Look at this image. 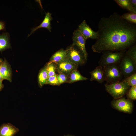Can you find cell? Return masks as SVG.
Wrapping results in <instances>:
<instances>
[{"label":"cell","instance_id":"cell-28","mask_svg":"<svg viewBox=\"0 0 136 136\" xmlns=\"http://www.w3.org/2000/svg\"><path fill=\"white\" fill-rule=\"evenodd\" d=\"M5 27L4 23L2 21H0V30L3 29Z\"/></svg>","mask_w":136,"mask_h":136},{"label":"cell","instance_id":"cell-16","mask_svg":"<svg viewBox=\"0 0 136 136\" xmlns=\"http://www.w3.org/2000/svg\"><path fill=\"white\" fill-rule=\"evenodd\" d=\"M10 47L8 34L7 33H4L0 35V51H2Z\"/></svg>","mask_w":136,"mask_h":136},{"label":"cell","instance_id":"cell-7","mask_svg":"<svg viewBox=\"0 0 136 136\" xmlns=\"http://www.w3.org/2000/svg\"><path fill=\"white\" fill-rule=\"evenodd\" d=\"M112 105L115 108L125 113H130L132 111V103L129 99L124 98L113 101Z\"/></svg>","mask_w":136,"mask_h":136},{"label":"cell","instance_id":"cell-24","mask_svg":"<svg viewBox=\"0 0 136 136\" xmlns=\"http://www.w3.org/2000/svg\"><path fill=\"white\" fill-rule=\"evenodd\" d=\"M57 76L59 85L65 82H69L68 75L63 73H59L57 75Z\"/></svg>","mask_w":136,"mask_h":136},{"label":"cell","instance_id":"cell-8","mask_svg":"<svg viewBox=\"0 0 136 136\" xmlns=\"http://www.w3.org/2000/svg\"><path fill=\"white\" fill-rule=\"evenodd\" d=\"M56 64V71L59 74L63 73L68 76L73 71L77 70L78 66L66 58Z\"/></svg>","mask_w":136,"mask_h":136},{"label":"cell","instance_id":"cell-10","mask_svg":"<svg viewBox=\"0 0 136 136\" xmlns=\"http://www.w3.org/2000/svg\"><path fill=\"white\" fill-rule=\"evenodd\" d=\"M77 29L86 40L89 39L97 40L98 38L97 31H93L87 24L85 20L79 25Z\"/></svg>","mask_w":136,"mask_h":136},{"label":"cell","instance_id":"cell-14","mask_svg":"<svg viewBox=\"0 0 136 136\" xmlns=\"http://www.w3.org/2000/svg\"><path fill=\"white\" fill-rule=\"evenodd\" d=\"M0 72L4 80L11 81V69L6 60L0 64Z\"/></svg>","mask_w":136,"mask_h":136},{"label":"cell","instance_id":"cell-2","mask_svg":"<svg viewBox=\"0 0 136 136\" xmlns=\"http://www.w3.org/2000/svg\"><path fill=\"white\" fill-rule=\"evenodd\" d=\"M106 91L115 99L122 97L128 92L129 86L124 80L110 83L106 84Z\"/></svg>","mask_w":136,"mask_h":136},{"label":"cell","instance_id":"cell-20","mask_svg":"<svg viewBox=\"0 0 136 136\" xmlns=\"http://www.w3.org/2000/svg\"><path fill=\"white\" fill-rule=\"evenodd\" d=\"M123 19L132 24H136V13L129 12L121 15Z\"/></svg>","mask_w":136,"mask_h":136},{"label":"cell","instance_id":"cell-21","mask_svg":"<svg viewBox=\"0 0 136 136\" xmlns=\"http://www.w3.org/2000/svg\"><path fill=\"white\" fill-rule=\"evenodd\" d=\"M125 54L129 57L134 64H136V45L135 43L128 49Z\"/></svg>","mask_w":136,"mask_h":136},{"label":"cell","instance_id":"cell-5","mask_svg":"<svg viewBox=\"0 0 136 136\" xmlns=\"http://www.w3.org/2000/svg\"><path fill=\"white\" fill-rule=\"evenodd\" d=\"M104 80L112 83L119 81L122 74L118 66L115 64L107 65L103 67Z\"/></svg>","mask_w":136,"mask_h":136},{"label":"cell","instance_id":"cell-15","mask_svg":"<svg viewBox=\"0 0 136 136\" xmlns=\"http://www.w3.org/2000/svg\"><path fill=\"white\" fill-rule=\"evenodd\" d=\"M66 50L61 49L52 56L49 62L57 64L65 59L66 58Z\"/></svg>","mask_w":136,"mask_h":136},{"label":"cell","instance_id":"cell-30","mask_svg":"<svg viewBox=\"0 0 136 136\" xmlns=\"http://www.w3.org/2000/svg\"><path fill=\"white\" fill-rule=\"evenodd\" d=\"M4 80V79L1 75V73L0 72V81H2Z\"/></svg>","mask_w":136,"mask_h":136},{"label":"cell","instance_id":"cell-12","mask_svg":"<svg viewBox=\"0 0 136 136\" xmlns=\"http://www.w3.org/2000/svg\"><path fill=\"white\" fill-rule=\"evenodd\" d=\"M91 81H95L101 83L105 81L104 71L103 67L98 66L90 73Z\"/></svg>","mask_w":136,"mask_h":136},{"label":"cell","instance_id":"cell-32","mask_svg":"<svg viewBox=\"0 0 136 136\" xmlns=\"http://www.w3.org/2000/svg\"><path fill=\"white\" fill-rule=\"evenodd\" d=\"M64 136H74L71 135H65Z\"/></svg>","mask_w":136,"mask_h":136},{"label":"cell","instance_id":"cell-13","mask_svg":"<svg viewBox=\"0 0 136 136\" xmlns=\"http://www.w3.org/2000/svg\"><path fill=\"white\" fill-rule=\"evenodd\" d=\"M51 14L47 12L45 13V16L42 23L39 26L33 28L28 36H30L32 33L39 28H44L47 29L49 31H51V22L52 20Z\"/></svg>","mask_w":136,"mask_h":136},{"label":"cell","instance_id":"cell-1","mask_svg":"<svg viewBox=\"0 0 136 136\" xmlns=\"http://www.w3.org/2000/svg\"><path fill=\"white\" fill-rule=\"evenodd\" d=\"M97 31L98 38L91 47L94 52L125 51L135 43L136 24L122 19L116 12L101 18Z\"/></svg>","mask_w":136,"mask_h":136},{"label":"cell","instance_id":"cell-29","mask_svg":"<svg viewBox=\"0 0 136 136\" xmlns=\"http://www.w3.org/2000/svg\"><path fill=\"white\" fill-rule=\"evenodd\" d=\"M4 86V85L2 83V81H0V91L3 89Z\"/></svg>","mask_w":136,"mask_h":136},{"label":"cell","instance_id":"cell-31","mask_svg":"<svg viewBox=\"0 0 136 136\" xmlns=\"http://www.w3.org/2000/svg\"><path fill=\"white\" fill-rule=\"evenodd\" d=\"M2 60L0 58V64L2 62Z\"/></svg>","mask_w":136,"mask_h":136},{"label":"cell","instance_id":"cell-4","mask_svg":"<svg viewBox=\"0 0 136 136\" xmlns=\"http://www.w3.org/2000/svg\"><path fill=\"white\" fill-rule=\"evenodd\" d=\"M125 52L106 51L103 52L100 61V66L104 67L108 65L117 63L125 55Z\"/></svg>","mask_w":136,"mask_h":136},{"label":"cell","instance_id":"cell-18","mask_svg":"<svg viewBox=\"0 0 136 136\" xmlns=\"http://www.w3.org/2000/svg\"><path fill=\"white\" fill-rule=\"evenodd\" d=\"M114 1L121 8L126 10L129 12L136 13L132 8L130 0H115Z\"/></svg>","mask_w":136,"mask_h":136},{"label":"cell","instance_id":"cell-11","mask_svg":"<svg viewBox=\"0 0 136 136\" xmlns=\"http://www.w3.org/2000/svg\"><path fill=\"white\" fill-rule=\"evenodd\" d=\"M19 129L10 123H4L0 126V136H14Z\"/></svg>","mask_w":136,"mask_h":136},{"label":"cell","instance_id":"cell-26","mask_svg":"<svg viewBox=\"0 0 136 136\" xmlns=\"http://www.w3.org/2000/svg\"><path fill=\"white\" fill-rule=\"evenodd\" d=\"M46 84L52 85H59L57 79V75L51 76L49 77Z\"/></svg>","mask_w":136,"mask_h":136},{"label":"cell","instance_id":"cell-9","mask_svg":"<svg viewBox=\"0 0 136 136\" xmlns=\"http://www.w3.org/2000/svg\"><path fill=\"white\" fill-rule=\"evenodd\" d=\"M72 39L73 43L72 44L76 46L82 51L85 59L87 60L88 53L85 48V43L87 40L78 29L75 30L74 32Z\"/></svg>","mask_w":136,"mask_h":136},{"label":"cell","instance_id":"cell-3","mask_svg":"<svg viewBox=\"0 0 136 136\" xmlns=\"http://www.w3.org/2000/svg\"><path fill=\"white\" fill-rule=\"evenodd\" d=\"M66 50V58L74 64L78 66L86 61L83 52L76 46L72 44Z\"/></svg>","mask_w":136,"mask_h":136},{"label":"cell","instance_id":"cell-17","mask_svg":"<svg viewBox=\"0 0 136 136\" xmlns=\"http://www.w3.org/2000/svg\"><path fill=\"white\" fill-rule=\"evenodd\" d=\"M88 79L81 75L79 72L77 70L73 71L69 75V81L70 83L80 81L86 80Z\"/></svg>","mask_w":136,"mask_h":136},{"label":"cell","instance_id":"cell-23","mask_svg":"<svg viewBox=\"0 0 136 136\" xmlns=\"http://www.w3.org/2000/svg\"><path fill=\"white\" fill-rule=\"evenodd\" d=\"M124 81L129 86H136V74L134 73L128 77Z\"/></svg>","mask_w":136,"mask_h":136},{"label":"cell","instance_id":"cell-19","mask_svg":"<svg viewBox=\"0 0 136 136\" xmlns=\"http://www.w3.org/2000/svg\"><path fill=\"white\" fill-rule=\"evenodd\" d=\"M48 77L45 67L40 71L38 76V82L40 87H42L44 84H46Z\"/></svg>","mask_w":136,"mask_h":136},{"label":"cell","instance_id":"cell-6","mask_svg":"<svg viewBox=\"0 0 136 136\" xmlns=\"http://www.w3.org/2000/svg\"><path fill=\"white\" fill-rule=\"evenodd\" d=\"M122 59L120 70L122 75L127 77L133 73L135 70V65L125 54Z\"/></svg>","mask_w":136,"mask_h":136},{"label":"cell","instance_id":"cell-27","mask_svg":"<svg viewBox=\"0 0 136 136\" xmlns=\"http://www.w3.org/2000/svg\"><path fill=\"white\" fill-rule=\"evenodd\" d=\"M130 1L132 8L136 12V0H130Z\"/></svg>","mask_w":136,"mask_h":136},{"label":"cell","instance_id":"cell-22","mask_svg":"<svg viewBox=\"0 0 136 136\" xmlns=\"http://www.w3.org/2000/svg\"><path fill=\"white\" fill-rule=\"evenodd\" d=\"M49 77L53 76L56 75V64L54 63L49 62L45 67Z\"/></svg>","mask_w":136,"mask_h":136},{"label":"cell","instance_id":"cell-25","mask_svg":"<svg viewBox=\"0 0 136 136\" xmlns=\"http://www.w3.org/2000/svg\"><path fill=\"white\" fill-rule=\"evenodd\" d=\"M127 97L129 99L135 100L136 99V86H131L127 93Z\"/></svg>","mask_w":136,"mask_h":136}]
</instances>
